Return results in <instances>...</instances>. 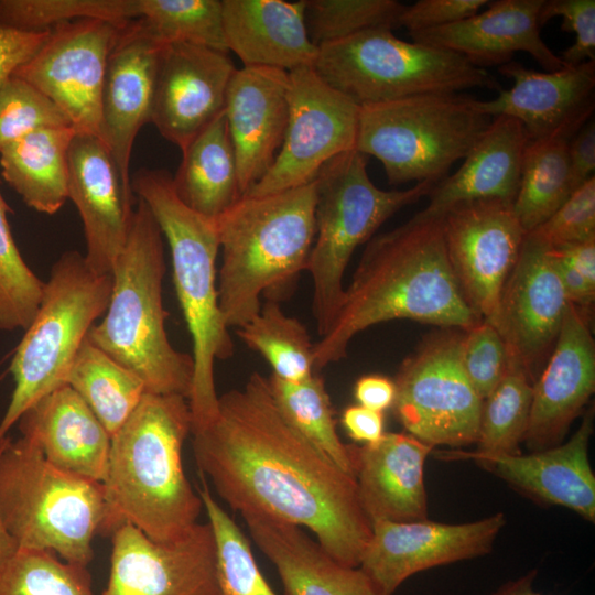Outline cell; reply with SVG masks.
Segmentation results:
<instances>
[{
    "label": "cell",
    "instance_id": "6f0895ef",
    "mask_svg": "<svg viewBox=\"0 0 595 595\" xmlns=\"http://www.w3.org/2000/svg\"><path fill=\"white\" fill-rule=\"evenodd\" d=\"M18 550L0 519V570Z\"/></svg>",
    "mask_w": 595,
    "mask_h": 595
},
{
    "label": "cell",
    "instance_id": "f546056e",
    "mask_svg": "<svg viewBox=\"0 0 595 595\" xmlns=\"http://www.w3.org/2000/svg\"><path fill=\"white\" fill-rule=\"evenodd\" d=\"M242 518L286 595H381L360 567L337 562L302 528L260 515Z\"/></svg>",
    "mask_w": 595,
    "mask_h": 595
},
{
    "label": "cell",
    "instance_id": "db71d44e",
    "mask_svg": "<svg viewBox=\"0 0 595 595\" xmlns=\"http://www.w3.org/2000/svg\"><path fill=\"white\" fill-rule=\"evenodd\" d=\"M354 396L359 405L383 412L393 405L394 381L381 375L363 376L355 383Z\"/></svg>",
    "mask_w": 595,
    "mask_h": 595
},
{
    "label": "cell",
    "instance_id": "816d5d0a",
    "mask_svg": "<svg viewBox=\"0 0 595 595\" xmlns=\"http://www.w3.org/2000/svg\"><path fill=\"white\" fill-rule=\"evenodd\" d=\"M569 165L573 191L595 172V122L591 118L569 141Z\"/></svg>",
    "mask_w": 595,
    "mask_h": 595
},
{
    "label": "cell",
    "instance_id": "e0dca14e",
    "mask_svg": "<svg viewBox=\"0 0 595 595\" xmlns=\"http://www.w3.org/2000/svg\"><path fill=\"white\" fill-rule=\"evenodd\" d=\"M111 540L102 595H218L216 543L208 521L165 543L122 523Z\"/></svg>",
    "mask_w": 595,
    "mask_h": 595
},
{
    "label": "cell",
    "instance_id": "7c38bea8",
    "mask_svg": "<svg viewBox=\"0 0 595 595\" xmlns=\"http://www.w3.org/2000/svg\"><path fill=\"white\" fill-rule=\"evenodd\" d=\"M462 334L431 337L407 358L394 380L393 410L403 428L432 446L476 443L483 398L461 358Z\"/></svg>",
    "mask_w": 595,
    "mask_h": 595
},
{
    "label": "cell",
    "instance_id": "9f6ffc18",
    "mask_svg": "<svg viewBox=\"0 0 595 595\" xmlns=\"http://www.w3.org/2000/svg\"><path fill=\"white\" fill-rule=\"evenodd\" d=\"M537 576V570L528 571L523 575L506 582L489 595H543L533 587Z\"/></svg>",
    "mask_w": 595,
    "mask_h": 595
},
{
    "label": "cell",
    "instance_id": "f907efd6",
    "mask_svg": "<svg viewBox=\"0 0 595 595\" xmlns=\"http://www.w3.org/2000/svg\"><path fill=\"white\" fill-rule=\"evenodd\" d=\"M50 30L23 31L0 25V89L43 45Z\"/></svg>",
    "mask_w": 595,
    "mask_h": 595
},
{
    "label": "cell",
    "instance_id": "5b68a950",
    "mask_svg": "<svg viewBox=\"0 0 595 595\" xmlns=\"http://www.w3.org/2000/svg\"><path fill=\"white\" fill-rule=\"evenodd\" d=\"M165 269L163 235L138 198L126 246L111 272L108 307L86 338L137 375L147 392L188 399L193 358L175 349L167 337L169 312L162 298Z\"/></svg>",
    "mask_w": 595,
    "mask_h": 595
},
{
    "label": "cell",
    "instance_id": "2e32d148",
    "mask_svg": "<svg viewBox=\"0 0 595 595\" xmlns=\"http://www.w3.org/2000/svg\"><path fill=\"white\" fill-rule=\"evenodd\" d=\"M570 302L550 246L527 232L489 322L501 336L509 365L534 382L551 354Z\"/></svg>",
    "mask_w": 595,
    "mask_h": 595
},
{
    "label": "cell",
    "instance_id": "4dcf8cb0",
    "mask_svg": "<svg viewBox=\"0 0 595 595\" xmlns=\"http://www.w3.org/2000/svg\"><path fill=\"white\" fill-rule=\"evenodd\" d=\"M528 136L522 123L508 116L494 117L463 159L461 167L430 192L423 217H440L448 208L475 199L513 203L518 193Z\"/></svg>",
    "mask_w": 595,
    "mask_h": 595
},
{
    "label": "cell",
    "instance_id": "f5cc1de1",
    "mask_svg": "<svg viewBox=\"0 0 595 595\" xmlns=\"http://www.w3.org/2000/svg\"><path fill=\"white\" fill-rule=\"evenodd\" d=\"M342 424L356 442L371 444L385 434L383 412L367 409L361 405H349L342 414Z\"/></svg>",
    "mask_w": 595,
    "mask_h": 595
},
{
    "label": "cell",
    "instance_id": "ba28073f",
    "mask_svg": "<svg viewBox=\"0 0 595 595\" xmlns=\"http://www.w3.org/2000/svg\"><path fill=\"white\" fill-rule=\"evenodd\" d=\"M315 181L316 231L306 271L312 281V314L322 337L340 309L344 274L356 249L436 184L421 182L402 191L379 188L368 175L367 156L356 150L329 160Z\"/></svg>",
    "mask_w": 595,
    "mask_h": 595
},
{
    "label": "cell",
    "instance_id": "7dc6e473",
    "mask_svg": "<svg viewBox=\"0 0 595 595\" xmlns=\"http://www.w3.org/2000/svg\"><path fill=\"white\" fill-rule=\"evenodd\" d=\"M554 248L595 239V177H591L541 225L529 231Z\"/></svg>",
    "mask_w": 595,
    "mask_h": 595
},
{
    "label": "cell",
    "instance_id": "d590c367",
    "mask_svg": "<svg viewBox=\"0 0 595 595\" xmlns=\"http://www.w3.org/2000/svg\"><path fill=\"white\" fill-rule=\"evenodd\" d=\"M268 382L274 402L286 422L336 466L354 476L348 447L337 433L333 405L323 377L314 372L303 381L290 382L271 375Z\"/></svg>",
    "mask_w": 595,
    "mask_h": 595
},
{
    "label": "cell",
    "instance_id": "8992f818",
    "mask_svg": "<svg viewBox=\"0 0 595 595\" xmlns=\"http://www.w3.org/2000/svg\"><path fill=\"white\" fill-rule=\"evenodd\" d=\"M131 187L151 210L171 252L174 286L193 344L194 370L187 399L192 434L210 423L217 413L215 360L228 359L235 351L218 300L216 219L186 206L174 190L173 176L165 170H139Z\"/></svg>",
    "mask_w": 595,
    "mask_h": 595
},
{
    "label": "cell",
    "instance_id": "bcb514c9",
    "mask_svg": "<svg viewBox=\"0 0 595 595\" xmlns=\"http://www.w3.org/2000/svg\"><path fill=\"white\" fill-rule=\"evenodd\" d=\"M462 334L463 368L483 400L497 387L509 368L505 343L494 327L479 321Z\"/></svg>",
    "mask_w": 595,
    "mask_h": 595
},
{
    "label": "cell",
    "instance_id": "484cf974",
    "mask_svg": "<svg viewBox=\"0 0 595 595\" xmlns=\"http://www.w3.org/2000/svg\"><path fill=\"white\" fill-rule=\"evenodd\" d=\"M544 0H495L459 22L411 33L413 42L456 53L475 66H501L517 52L530 54L547 72L565 66L543 41L539 12Z\"/></svg>",
    "mask_w": 595,
    "mask_h": 595
},
{
    "label": "cell",
    "instance_id": "cb8c5ba5",
    "mask_svg": "<svg viewBox=\"0 0 595 595\" xmlns=\"http://www.w3.org/2000/svg\"><path fill=\"white\" fill-rule=\"evenodd\" d=\"M68 199L80 216L85 260L98 274H111L122 252L133 214V197L101 139L76 133L68 149Z\"/></svg>",
    "mask_w": 595,
    "mask_h": 595
},
{
    "label": "cell",
    "instance_id": "74e56055",
    "mask_svg": "<svg viewBox=\"0 0 595 595\" xmlns=\"http://www.w3.org/2000/svg\"><path fill=\"white\" fill-rule=\"evenodd\" d=\"M138 21L163 45L186 43L228 53L221 0H139Z\"/></svg>",
    "mask_w": 595,
    "mask_h": 595
},
{
    "label": "cell",
    "instance_id": "3957f363",
    "mask_svg": "<svg viewBox=\"0 0 595 595\" xmlns=\"http://www.w3.org/2000/svg\"><path fill=\"white\" fill-rule=\"evenodd\" d=\"M192 429L186 398L145 392L111 436L106 476L104 533L130 523L155 542L186 534L204 509L183 468V444Z\"/></svg>",
    "mask_w": 595,
    "mask_h": 595
},
{
    "label": "cell",
    "instance_id": "f35d334b",
    "mask_svg": "<svg viewBox=\"0 0 595 595\" xmlns=\"http://www.w3.org/2000/svg\"><path fill=\"white\" fill-rule=\"evenodd\" d=\"M532 381L526 372L509 365L497 387L483 400L476 453L519 454L530 416Z\"/></svg>",
    "mask_w": 595,
    "mask_h": 595
},
{
    "label": "cell",
    "instance_id": "6da1fadb",
    "mask_svg": "<svg viewBox=\"0 0 595 595\" xmlns=\"http://www.w3.org/2000/svg\"><path fill=\"white\" fill-rule=\"evenodd\" d=\"M192 435L201 473L231 509L306 528L337 562L359 566L371 522L356 479L286 422L268 378L253 372L219 396L215 418Z\"/></svg>",
    "mask_w": 595,
    "mask_h": 595
},
{
    "label": "cell",
    "instance_id": "ee69618b",
    "mask_svg": "<svg viewBox=\"0 0 595 595\" xmlns=\"http://www.w3.org/2000/svg\"><path fill=\"white\" fill-rule=\"evenodd\" d=\"M138 18L139 0L0 1V25L23 31H45L80 19L123 23Z\"/></svg>",
    "mask_w": 595,
    "mask_h": 595
},
{
    "label": "cell",
    "instance_id": "d4e9b609",
    "mask_svg": "<svg viewBox=\"0 0 595 595\" xmlns=\"http://www.w3.org/2000/svg\"><path fill=\"white\" fill-rule=\"evenodd\" d=\"M290 113V75L242 66L234 72L225 116L245 196L269 171L283 143Z\"/></svg>",
    "mask_w": 595,
    "mask_h": 595
},
{
    "label": "cell",
    "instance_id": "4316f807",
    "mask_svg": "<svg viewBox=\"0 0 595 595\" xmlns=\"http://www.w3.org/2000/svg\"><path fill=\"white\" fill-rule=\"evenodd\" d=\"M347 447L370 522L428 519L424 463L432 446L409 433L385 432L375 443Z\"/></svg>",
    "mask_w": 595,
    "mask_h": 595
},
{
    "label": "cell",
    "instance_id": "8fae6325",
    "mask_svg": "<svg viewBox=\"0 0 595 595\" xmlns=\"http://www.w3.org/2000/svg\"><path fill=\"white\" fill-rule=\"evenodd\" d=\"M317 48L314 71L359 107L430 93L502 89L495 76L463 56L407 42L389 29L367 30Z\"/></svg>",
    "mask_w": 595,
    "mask_h": 595
},
{
    "label": "cell",
    "instance_id": "1f68e13d",
    "mask_svg": "<svg viewBox=\"0 0 595 595\" xmlns=\"http://www.w3.org/2000/svg\"><path fill=\"white\" fill-rule=\"evenodd\" d=\"M73 127L33 131L0 151L6 182L36 212L53 215L68 199V149Z\"/></svg>",
    "mask_w": 595,
    "mask_h": 595
},
{
    "label": "cell",
    "instance_id": "7bdbcfd3",
    "mask_svg": "<svg viewBox=\"0 0 595 595\" xmlns=\"http://www.w3.org/2000/svg\"><path fill=\"white\" fill-rule=\"evenodd\" d=\"M11 212L0 192V332L25 331L39 310L45 286L15 245L8 220Z\"/></svg>",
    "mask_w": 595,
    "mask_h": 595
},
{
    "label": "cell",
    "instance_id": "8d00e7d4",
    "mask_svg": "<svg viewBox=\"0 0 595 595\" xmlns=\"http://www.w3.org/2000/svg\"><path fill=\"white\" fill-rule=\"evenodd\" d=\"M236 332L250 349L268 361L273 370L271 375L299 382L316 372L314 344L307 329L298 318L285 314L279 302L267 300L259 313Z\"/></svg>",
    "mask_w": 595,
    "mask_h": 595
},
{
    "label": "cell",
    "instance_id": "836d02e7",
    "mask_svg": "<svg viewBox=\"0 0 595 595\" xmlns=\"http://www.w3.org/2000/svg\"><path fill=\"white\" fill-rule=\"evenodd\" d=\"M112 436L147 392L142 380L85 338L66 377Z\"/></svg>",
    "mask_w": 595,
    "mask_h": 595
},
{
    "label": "cell",
    "instance_id": "44dd1931",
    "mask_svg": "<svg viewBox=\"0 0 595 595\" xmlns=\"http://www.w3.org/2000/svg\"><path fill=\"white\" fill-rule=\"evenodd\" d=\"M594 410L587 409L575 433L550 448L516 455H484L458 448L436 451L440 459H469L517 490L549 505L565 507L595 521V475L589 462Z\"/></svg>",
    "mask_w": 595,
    "mask_h": 595
},
{
    "label": "cell",
    "instance_id": "d6986e66",
    "mask_svg": "<svg viewBox=\"0 0 595 595\" xmlns=\"http://www.w3.org/2000/svg\"><path fill=\"white\" fill-rule=\"evenodd\" d=\"M236 68L225 52L186 43L163 45L151 115L160 134L184 149L225 111Z\"/></svg>",
    "mask_w": 595,
    "mask_h": 595
},
{
    "label": "cell",
    "instance_id": "f1b7e54d",
    "mask_svg": "<svg viewBox=\"0 0 595 595\" xmlns=\"http://www.w3.org/2000/svg\"><path fill=\"white\" fill-rule=\"evenodd\" d=\"M228 52L242 66H262L288 73L313 67L318 48L304 22V0H221Z\"/></svg>",
    "mask_w": 595,
    "mask_h": 595
},
{
    "label": "cell",
    "instance_id": "83f0119b",
    "mask_svg": "<svg viewBox=\"0 0 595 595\" xmlns=\"http://www.w3.org/2000/svg\"><path fill=\"white\" fill-rule=\"evenodd\" d=\"M18 425L21 436L35 444L51 464L102 483L111 436L68 385L33 403Z\"/></svg>",
    "mask_w": 595,
    "mask_h": 595
},
{
    "label": "cell",
    "instance_id": "ac0fdd59",
    "mask_svg": "<svg viewBox=\"0 0 595 595\" xmlns=\"http://www.w3.org/2000/svg\"><path fill=\"white\" fill-rule=\"evenodd\" d=\"M505 524L502 512L454 524L428 519L372 521L358 567L381 595H392L419 572L486 555Z\"/></svg>",
    "mask_w": 595,
    "mask_h": 595
},
{
    "label": "cell",
    "instance_id": "5bb4252c",
    "mask_svg": "<svg viewBox=\"0 0 595 595\" xmlns=\"http://www.w3.org/2000/svg\"><path fill=\"white\" fill-rule=\"evenodd\" d=\"M123 23L80 19L56 25L14 76L51 99L77 133L99 137L108 56Z\"/></svg>",
    "mask_w": 595,
    "mask_h": 595
},
{
    "label": "cell",
    "instance_id": "11a10c76",
    "mask_svg": "<svg viewBox=\"0 0 595 595\" xmlns=\"http://www.w3.org/2000/svg\"><path fill=\"white\" fill-rule=\"evenodd\" d=\"M550 248L555 257L595 284V239Z\"/></svg>",
    "mask_w": 595,
    "mask_h": 595
},
{
    "label": "cell",
    "instance_id": "7402d4cb",
    "mask_svg": "<svg viewBox=\"0 0 595 595\" xmlns=\"http://www.w3.org/2000/svg\"><path fill=\"white\" fill-rule=\"evenodd\" d=\"M163 44L138 21L122 24L108 56L101 95L100 133L123 186L132 192L131 151L151 122L158 63Z\"/></svg>",
    "mask_w": 595,
    "mask_h": 595
},
{
    "label": "cell",
    "instance_id": "ab89813d",
    "mask_svg": "<svg viewBox=\"0 0 595 595\" xmlns=\"http://www.w3.org/2000/svg\"><path fill=\"white\" fill-rule=\"evenodd\" d=\"M198 494L216 543L218 595H278L260 571L250 543L203 478Z\"/></svg>",
    "mask_w": 595,
    "mask_h": 595
},
{
    "label": "cell",
    "instance_id": "60d3db41",
    "mask_svg": "<svg viewBox=\"0 0 595 595\" xmlns=\"http://www.w3.org/2000/svg\"><path fill=\"white\" fill-rule=\"evenodd\" d=\"M0 595H96L87 566L18 549L0 570Z\"/></svg>",
    "mask_w": 595,
    "mask_h": 595
},
{
    "label": "cell",
    "instance_id": "603a6c76",
    "mask_svg": "<svg viewBox=\"0 0 595 595\" xmlns=\"http://www.w3.org/2000/svg\"><path fill=\"white\" fill-rule=\"evenodd\" d=\"M595 390V342L588 317L570 303L554 347L532 383L528 429L531 452L562 443Z\"/></svg>",
    "mask_w": 595,
    "mask_h": 595
},
{
    "label": "cell",
    "instance_id": "ffe728a7",
    "mask_svg": "<svg viewBox=\"0 0 595 595\" xmlns=\"http://www.w3.org/2000/svg\"><path fill=\"white\" fill-rule=\"evenodd\" d=\"M510 78L509 89H501L491 100L476 106L494 118L508 116L519 120L529 141L571 138L594 112L595 61L565 65L552 72H537L519 62L498 66Z\"/></svg>",
    "mask_w": 595,
    "mask_h": 595
},
{
    "label": "cell",
    "instance_id": "52a82bcc",
    "mask_svg": "<svg viewBox=\"0 0 595 595\" xmlns=\"http://www.w3.org/2000/svg\"><path fill=\"white\" fill-rule=\"evenodd\" d=\"M0 519L18 549L87 566L107 521L104 487L54 466L29 440L7 436L0 443Z\"/></svg>",
    "mask_w": 595,
    "mask_h": 595
},
{
    "label": "cell",
    "instance_id": "277c9868",
    "mask_svg": "<svg viewBox=\"0 0 595 595\" xmlns=\"http://www.w3.org/2000/svg\"><path fill=\"white\" fill-rule=\"evenodd\" d=\"M316 181L242 196L216 218L221 263L219 307L227 326L256 316L261 296L280 302L306 271L315 239Z\"/></svg>",
    "mask_w": 595,
    "mask_h": 595
},
{
    "label": "cell",
    "instance_id": "d6a6232c",
    "mask_svg": "<svg viewBox=\"0 0 595 595\" xmlns=\"http://www.w3.org/2000/svg\"><path fill=\"white\" fill-rule=\"evenodd\" d=\"M181 151L173 185L186 206L216 219L242 197L225 111Z\"/></svg>",
    "mask_w": 595,
    "mask_h": 595
},
{
    "label": "cell",
    "instance_id": "f6af8a7d",
    "mask_svg": "<svg viewBox=\"0 0 595 595\" xmlns=\"http://www.w3.org/2000/svg\"><path fill=\"white\" fill-rule=\"evenodd\" d=\"M72 127L65 115L28 82L11 77L0 89V151L45 128Z\"/></svg>",
    "mask_w": 595,
    "mask_h": 595
},
{
    "label": "cell",
    "instance_id": "681fc988",
    "mask_svg": "<svg viewBox=\"0 0 595 595\" xmlns=\"http://www.w3.org/2000/svg\"><path fill=\"white\" fill-rule=\"evenodd\" d=\"M487 0H419L404 6L399 26L409 34L437 29L467 19L486 7Z\"/></svg>",
    "mask_w": 595,
    "mask_h": 595
},
{
    "label": "cell",
    "instance_id": "e575fe53",
    "mask_svg": "<svg viewBox=\"0 0 595 595\" xmlns=\"http://www.w3.org/2000/svg\"><path fill=\"white\" fill-rule=\"evenodd\" d=\"M569 140L528 141L513 212L527 232L545 221L574 192Z\"/></svg>",
    "mask_w": 595,
    "mask_h": 595
},
{
    "label": "cell",
    "instance_id": "30bf717a",
    "mask_svg": "<svg viewBox=\"0 0 595 595\" xmlns=\"http://www.w3.org/2000/svg\"><path fill=\"white\" fill-rule=\"evenodd\" d=\"M476 99L430 93L359 107L355 150L379 160L391 185L437 184L491 121Z\"/></svg>",
    "mask_w": 595,
    "mask_h": 595
},
{
    "label": "cell",
    "instance_id": "4fadbf2b",
    "mask_svg": "<svg viewBox=\"0 0 595 595\" xmlns=\"http://www.w3.org/2000/svg\"><path fill=\"white\" fill-rule=\"evenodd\" d=\"M289 75L290 113L283 143L269 171L245 196L306 185L329 160L355 150L359 106L326 84L313 67Z\"/></svg>",
    "mask_w": 595,
    "mask_h": 595
},
{
    "label": "cell",
    "instance_id": "7a4b0ae2",
    "mask_svg": "<svg viewBox=\"0 0 595 595\" xmlns=\"http://www.w3.org/2000/svg\"><path fill=\"white\" fill-rule=\"evenodd\" d=\"M392 320L462 331L480 321L452 271L441 217L418 213L368 241L334 322L314 344V370L345 358L357 334Z\"/></svg>",
    "mask_w": 595,
    "mask_h": 595
},
{
    "label": "cell",
    "instance_id": "9a60e30c",
    "mask_svg": "<svg viewBox=\"0 0 595 595\" xmlns=\"http://www.w3.org/2000/svg\"><path fill=\"white\" fill-rule=\"evenodd\" d=\"M440 217L459 290L475 315L490 322L526 236L512 203L495 198L468 201Z\"/></svg>",
    "mask_w": 595,
    "mask_h": 595
},
{
    "label": "cell",
    "instance_id": "b9f144b4",
    "mask_svg": "<svg viewBox=\"0 0 595 595\" xmlns=\"http://www.w3.org/2000/svg\"><path fill=\"white\" fill-rule=\"evenodd\" d=\"M404 6L396 0H304V22L320 47L367 30L398 28Z\"/></svg>",
    "mask_w": 595,
    "mask_h": 595
},
{
    "label": "cell",
    "instance_id": "c3c4849f",
    "mask_svg": "<svg viewBox=\"0 0 595 595\" xmlns=\"http://www.w3.org/2000/svg\"><path fill=\"white\" fill-rule=\"evenodd\" d=\"M554 17L562 19L563 31L575 34L574 43L560 55L563 63L576 66L595 61V1L544 0L539 12L540 25Z\"/></svg>",
    "mask_w": 595,
    "mask_h": 595
},
{
    "label": "cell",
    "instance_id": "9c48e42d",
    "mask_svg": "<svg viewBox=\"0 0 595 595\" xmlns=\"http://www.w3.org/2000/svg\"><path fill=\"white\" fill-rule=\"evenodd\" d=\"M111 288V274L94 272L76 250L53 264L39 310L9 365L14 388L0 420V443L26 409L65 385L89 329L108 307Z\"/></svg>",
    "mask_w": 595,
    "mask_h": 595
}]
</instances>
